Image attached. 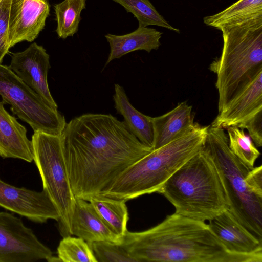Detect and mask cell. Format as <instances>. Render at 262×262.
<instances>
[{
  "instance_id": "21",
  "label": "cell",
  "mask_w": 262,
  "mask_h": 262,
  "mask_svg": "<svg viewBox=\"0 0 262 262\" xmlns=\"http://www.w3.org/2000/svg\"><path fill=\"white\" fill-rule=\"evenodd\" d=\"M88 201L117 235L121 237L125 235L128 231L127 223L129 219L125 200L98 194Z\"/></svg>"
},
{
  "instance_id": "4",
  "label": "cell",
  "mask_w": 262,
  "mask_h": 262,
  "mask_svg": "<svg viewBox=\"0 0 262 262\" xmlns=\"http://www.w3.org/2000/svg\"><path fill=\"white\" fill-rule=\"evenodd\" d=\"M157 192L173 205L175 213L200 221H209L229 208L217 169L203 148Z\"/></svg>"
},
{
  "instance_id": "13",
  "label": "cell",
  "mask_w": 262,
  "mask_h": 262,
  "mask_svg": "<svg viewBox=\"0 0 262 262\" xmlns=\"http://www.w3.org/2000/svg\"><path fill=\"white\" fill-rule=\"evenodd\" d=\"M50 14L48 0H12L9 23L10 48L32 42L43 30Z\"/></svg>"
},
{
  "instance_id": "6",
  "label": "cell",
  "mask_w": 262,
  "mask_h": 262,
  "mask_svg": "<svg viewBox=\"0 0 262 262\" xmlns=\"http://www.w3.org/2000/svg\"><path fill=\"white\" fill-rule=\"evenodd\" d=\"M203 149L213 161L222 181L229 204L236 220L262 241V198L251 193L245 179L251 169L230 150L223 128L210 125Z\"/></svg>"
},
{
  "instance_id": "15",
  "label": "cell",
  "mask_w": 262,
  "mask_h": 262,
  "mask_svg": "<svg viewBox=\"0 0 262 262\" xmlns=\"http://www.w3.org/2000/svg\"><path fill=\"white\" fill-rule=\"evenodd\" d=\"M71 228V235L82 238L89 245L98 241L121 243L122 237L111 229L91 203L83 199L76 198Z\"/></svg>"
},
{
  "instance_id": "17",
  "label": "cell",
  "mask_w": 262,
  "mask_h": 262,
  "mask_svg": "<svg viewBox=\"0 0 262 262\" xmlns=\"http://www.w3.org/2000/svg\"><path fill=\"white\" fill-rule=\"evenodd\" d=\"M192 108L187 101H183L167 113L151 117L154 135L153 149L177 138L194 124Z\"/></svg>"
},
{
  "instance_id": "28",
  "label": "cell",
  "mask_w": 262,
  "mask_h": 262,
  "mask_svg": "<svg viewBox=\"0 0 262 262\" xmlns=\"http://www.w3.org/2000/svg\"><path fill=\"white\" fill-rule=\"evenodd\" d=\"M246 185L248 190L256 196L262 198V166L253 167L247 174Z\"/></svg>"
},
{
  "instance_id": "2",
  "label": "cell",
  "mask_w": 262,
  "mask_h": 262,
  "mask_svg": "<svg viewBox=\"0 0 262 262\" xmlns=\"http://www.w3.org/2000/svg\"><path fill=\"white\" fill-rule=\"evenodd\" d=\"M120 244L137 262L262 261V254L228 251L205 222L175 213L146 230L127 231Z\"/></svg>"
},
{
  "instance_id": "20",
  "label": "cell",
  "mask_w": 262,
  "mask_h": 262,
  "mask_svg": "<svg viewBox=\"0 0 262 262\" xmlns=\"http://www.w3.org/2000/svg\"><path fill=\"white\" fill-rule=\"evenodd\" d=\"M262 18V0H238L224 10L203 18L204 23L218 30Z\"/></svg>"
},
{
  "instance_id": "26",
  "label": "cell",
  "mask_w": 262,
  "mask_h": 262,
  "mask_svg": "<svg viewBox=\"0 0 262 262\" xmlns=\"http://www.w3.org/2000/svg\"><path fill=\"white\" fill-rule=\"evenodd\" d=\"M90 246L97 262H137L120 244L98 241Z\"/></svg>"
},
{
  "instance_id": "7",
  "label": "cell",
  "mask_w": 262,
  "mask_h": 262,
  "mask_svg": "<svg viewBox=\"0 0 262 262\" xmlns=\"http://www.w3.org/2000/svg\"><path fill=\"white\" fill-rule=\"evenodd\" d=\"M33 161L40 174L44 190L56 207L59 231L71 235V219L76 201L64 160L60 135L41 132L32 136ZM72 236V235H71Z\"/></svg>"
},
{
  "instance_id": "12",
  "label": "cell",
  "mask_w": 262,
  "mask_h": 262,
  "mask_svg": "<svg viewBox=\"0 0 262 262\" xmlns=\"http://www.w3.org/2000/svg\"><path fill=\"white\" fill-rule=\"evenodd\" d=\"M9 67L48 105L58 108L47 80L50 56L42 46L33 42L23 51L13 53Z\"/></svg>"
},
{
  "instance_id": "9",
  "label": "cell",
  "mask_w": 262,
  "mask_h": 262,
  "mask_svg": "<svg viewBox=\"0 0 262 262\" xmlns=\"http://www.w3.org/2000/svg\"><path fill=\"white\" fill-rule=\"evenodd\" d=\"M246 129L254 144L262 146V68L242 83L210 125Z\"/></svg>"
},
{
  "instance_id": "3",
  "label": "cell",
  "mask_w": 262,
  "mask_h": 262,
  "mask_svg": "<svg viewBox=\"0 0 262 262\" xmlns=\"http://www.w3.org/2000/svg\"><path fill=\"white\" fill-rule=\"evenodd\" d=\"M209 126L194 123L182 135L128 167L100 194L126 201L157 192L181 166L202 149Z\"/></svg>"
},
{
  "instance_id": "19",
  "label": "cell",
  "mask_w": 262,
  "mask_h": 262,
  "mask_svg": "<svg viewBox=\"0 0 262 262\" xmlns=\"http://www.w3.org/2000/svg\"><path fill=\"white\" fill-rule=\"evenodd\" d=\"M113 98L117 113L123 116V122L130 132L143 144L153 149L154 135L151 117L142 114L132 105L122 86L115 84Z\"/></svg>"
},
{
  "instance_id": "16",
  "label": "cell",
  "mask_w": 262,
  "mask_h": 262,
  "mask_svg": "<svg viewBox=\"0 0 262 262\" xmlns=\"http://www.w3.org/2000/svg\"><path fill=\"white\" fill-rule=\"evenodd\" d=\"M0 101V157L33 161L31 140L27 136L26 127L10 115Z\"/></svg>"
},
{
  "instance_id": "24",
  "label": "cell",
  "mask_w": 262,
  "mask_h": 262,
  "mask_svg": "<svg viewBox=\"0 0 262 262\" xmlns=\"http://www.w3.org/2000/svg\"><path fill=\"white\" fill-rule=\"evenodd\" d=\"M227 131L229 147L232 152L246 166L254 167L260 152L252 140L244 129L236 126L226 129Z\"/></svg>"
},
{
  "instance_id": "8",
  "label": "cell",
  "mask_w": 262,
  "mask_h": 262,
  "mask_svg": "<svg viewBox=\"0 0 262 262\" xmlns=\"http://www.w3.org/2000/svg\"><path fill=\"white\" fill-rule=\"evenodd\" d=\"M0 95L11 111L34 132L60 135L67 123L58 109L48 105L9 67L0 64Z\"/></svg>"
},
{
  "instance_id": "22",
  "label": "cell",
  "mask_w": 262,
  "mask_h": 262,
  "mask_svg": "<svg viewBox=\"0 0 262 262\" xmlns=\"http://www.w3.org/2000/svg\"><path fill=\"white\" fill-rule=\"evenodd\" d=\"M86 7V0H63L55 4L58 36L63 39L73 36L78 30L81 11Z\"/></svg>"
},
{
  "instance_id": "5",
  "label": "cell",
  "mask_w": 262,
  "mask_h": 262,
  "mask_svg": "<svg viewBox=\"0 0 262 262\" xmlns=\"http://www.w3.org/2000/svg\"><path fill=\"white\" fill-rule=\"evenodd\" d=\"M220 30L222 53L209 68L217 76L219 112L237 88L262 68V18Z\"/></svg>"
},
{
  "instance_id": "23",
  "label": "cell",
  "mask_w": 262,
  "mask_h": 262,
  "mask_svg": "<svg viewBox=\"0 0 262 262\" xmlns=\"http://www.w3.org/2000/svg\"><path fill=\"white\" fill-rule=\"evenodd\" d=\"M131 13L139 26H157L179 33L180 30L170 25L158 12L149 0H112Z\"/></svg>"
},
{
  "instance_id": "27",
  "label": "cell",
  "mask_w": 262,
  "mask_h": 262,
  "mask_svg": "<svg viewBox=\"0 0 262 262\" xmlns=\"http://www.w3.org/2000/svg\"><path fill=\"white\" fill-rule=\"evenodd\" d=\"M12 0H0V64L9 51V23Z\"/></svg>"
},
{
  "instance_id": "1",
  "label": "cell",
  "mask_w": 262,
  "mask_h": 262,
  "mask_svg": "<svg viewBox=\"0 0 262 262\" xmlns=\"http://www.w3.org/2000/svg\"><path fill=\"white\" fill-rule=\"evenodd\" d=\"M60 137L72 191L75 198L86 201L153 150L111 114L75 117Z\"/></svg>"
},
{
  "instance_id": "11",
  "label": "cell",
  "mask_w": 262,
  "mask_h": 262,
  "mask_svg": "<svg viewBox=\"0 0 262 262\" xmlns=\"http://www.w3.org/2000/svg\"><path fill=\"white\" fill-rule=\"evenodd\" d=\"M0 207L36 223L59 220L56 207L44 190L16 187L1 178Z\"/></svg>"
},
{
  "instance_id": "25",
  "label": "cell",
  "mask_w": 262,
  "mask_h": 262,
  "mask_svg": "<svg viewBox=\"0 0 262 262\" xmlns=\"http://www.w3.org/2000/svg\"><path fill=\"white\" fill-rule=\"evenodd\" d=\"M57 253L59 261L97 262L90 246L78 237H63L57 247Z\"/></svg>"
},
{
  "instance_id": "14",
  "label": "cell",
  "mask_w": 262,
  "mask_h": 262,
  "mask_svg": "<svg viewBox=\"0 0 262 262\" xmlns=\"http://www.w3.org/2000/svg\"><path fill=\"white\" fill-rule=\"evenodd\" d=\"M209 221L210 230L228 251L262 254V241L241 224L228 209Z\"/></svg>"
},
{
  "instance_id": "10",
  "label": "cell",
  "mask_w": 262,
  "mask_h": 262,
  "mask_svg": "<svg viewBox=\"0 0 262 262\" xmlns=\"http://www.w3.org/2000/svg\"><path fill=\"white\" fill-rule=\"evenodd\" d=\"M59 261L22 220L0 211V262Z\"/></svg>"
},
{
  "instance_id": "18",
  "label": "cell",
  "mask_w": 262,
  "mask_h": 262,
  "mask_svg": "<svg viewBox=\"0 0 262 262\" xmlns=\"http://www.w3.org/2000/svg\"><path fill=\"white\" fill-rule=\"evenodd\" d=\"M162 33L148 27L139 26L133 32L122 35L107 33L105 37L110 47V52L104 67L112 61L137 50L150 52L161 46Z\"/></svg>"
}]
</instances>
